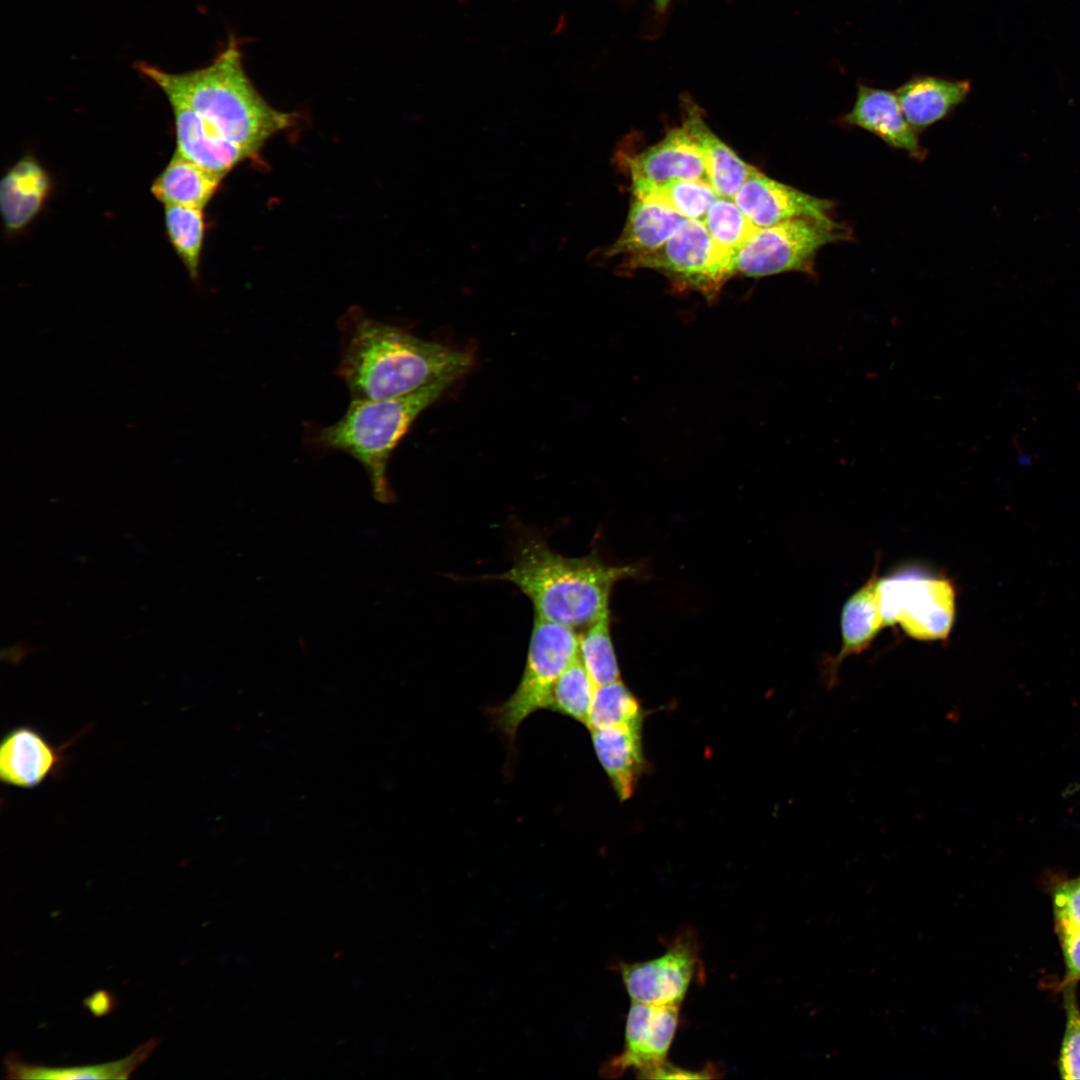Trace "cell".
Instances as JSON below:
<instances>
[{"instance_id": "obj_1", "label": "cell", "mask_w": 1080, "mask_h": 1080, "mask_svg": "<svg viewBox=\"0 0 1080 1080\" xmlns=\"http://www.w3.org/2000/svg\"><path fill=\"white\" fill-rule=\"evenodd\" d=\"M341 332L336 374L351 399L382 400L412 393L470 370V353L424 340L353 307L338 320Z\"/></svg>"}, {"instance_id": "obj_2", "label": "cell", "mask_w": 1080, "mask_h": 1080, "mask_svg": "<svg viewBox=\"0 0 1080 1080\" xmlns=\"http://www.w3.org/2000/svg\"><path fill=\"white\" fill-rule=\"evenodd\" d=\"M136 68L166 97L180 99L219 136L252 154L295 120V114L275 109L254 87L234 38L199 69L170 73L146 62L137 63Z\"/></svg>"}, {"instance_id": "obj_3", "label": "cell", "mask_w": 1080, "mask_h": 1080, "mask_svg": "<svg viewBox=\"0 0 1080 1080\" xmlns=\"http://www.w3.org/2000/svg\"><path fill=\"white\" fill-rule=\"evenodd\" d=\"M638 574L634 565H610L596 554L565 557L541 538L528 537L518 545L511 568L490 578L514 584L536 617L576 629L608 615L613 586Z\"/></svg>"}, {"instance_id": "obj_4", "label": "cell", "mask_w": 1080, "mask_h": 1080, "mask_svg": "<svg viewBox=\"0 0 1080 1080\" xmlns=\"http://www.w3.org/2000/svg\"><path fill=\"white\" fill-rule=\"evenodd\" d=\"M454 382L440 380L389 399H351L337 422L311 429L308 440L320 450L341 451L356 459L367 472L375 499L393 502L395 495L387 477L393 451L417 417Z\"/></svg>"}, {"instance_id": "obj_5", "label": "cell", "mask_w": 1080, "mask_h": 1080, "mask_svg": "<svg viewBox=\"0 0 1080 1080\" xmlns=\"http://www.w3.org/2000/svg\"><path fill=\"white\" fill-rule=\"evenodd\" d=\"M578 655L579 635L575 629L534 617L518 686L505 702L487 708L494 725L511 745L524 720L547 709L556 681Z\"/></svg>"}, {"instance_id": "obj_6", "label": "cell", "mask_w": 1080, "mask_h": 1080, "mask_svg": "<svg viewBox=\"0 0 1080 1080\" xmlns=\"http://www.w3.org/2000/svg\"><path fill=\"white\" fill-rule=\"evenodd\" d=\"M850 239V227L833 218H796L758 228L737 253L734 272L747 277L786 272L816 276L815 259L819 250L828 244Z\"/></svg>"}, {"instance_id": "obj_7", "label": "cell", "mask_w": 1080, "mask_h": 1080, "mask_svg": "<svg viewBox=\"0 0 1080 1080\" xmlns=\"http://www.w3.org/2000/svg\"><path fill=\"white\" fill-rule=\"evenodd\" d=\"M880 610L884 625L898 624L918 641L948 638L956 616V594L951 580L919 568H907L880 577Z\"/></svg>"}, {"instance_id": "obj_8", "label": "cell", "mask_w": 1080, "mask_h": 1080, "mask_svg": "<svg viewBox=\"0 0 1080 1080\" xmlns=\"http://www.w3.org/2000/svg\"><path fill=\"white\" fill-rule=\"evenodd\" d=\"M734 261L735 256L714 243L702 221L687 219L658 249L628 259L624 266L656 270L679 290L696 291L713 301L735 275Z\"/></svg>"}, {"instance_id": "obj_9", "label": "cell", "mask_w": 1080, "mask_h": 1080, "mask_svg": "<svg viewBox=\"0 0 1080 1080\" xmlns=\"http://www.w3.org/2000/svg\"><path fill=\"white\" fill-rule=\"evenodd\" d=\"M698 966L695 937L686 933L676 937L663 955L643 962H621L617 968L632 1001L680 1006Z\"/></svg>"}, {"instance_id": "obj_10", "label": "cell", "mask_w": 1080, "mask_h": 1080, "mask_svg": "<svg viewBox=\"0 0 1080 1080\" xmlns=\"http://www.w3.org/2000/svg\"><path fill=\"white\" fill-rule=\"evenodd\" d=\"M680 1006L654 1005L632 1001L622 1052L605 1062L601 1074L615 1078L629 1069L646 1076L666 1062L678 1023Z\"/></svg>"}, {"instance_id": "obj_11", "label": "cell", "mask_w": 1080, "mask_h": 1080, "mask_svg": "<svg viewBox=\"0 0 1080 1080\" xmlns=\"http://www.w3.org/2000/svg\"><path fill=\"white\" fill-rule=\"evenodd\" d=\"M742 212L759 228L796 218L831 219L834 202L778 182L758 169L733 198Z\"/></svg>"}, {"instance_id": "obj_12", "label": "cell", "mask_w": 1080, "mask_h": 1080, "mask_svg": "<svg viewBox=\"0 0 1080 1080\" xmlns=\"http://www.w3.org/2000/svg\"><path fill=\"white\" fill-rule=\"evenodd\" d=\"M71 742L55 746L36 728L22 725L9 730L0 745V778L9 786L32 789L64 768Z\"/></svg>"}, {"instance_id": "obj_13", "label": "cell", "mask_w": 1080, "mask_h": 1080, "mask_svg": "<svg viewBox=\"0 0 1080 1080\" xmlns=\"http://www.w3.org/2000/svg\"><path fill=\"white\" fill-rule=\"evenodd\" d=\"M841 124L864 129L892 148L903 150L911 158L924 160L927 150L918 132L906 120L895 91L857 84L852 109L839 119Z\"/></svg>"}, {"instance_id": "obj_14", "label": "cell", "mask_w": 1080, "mask_h": 1080, "mask_svg": "<svg viewBox=\"0 0 1080 1080\" xmlns=\"http://www.w3.org/2000/svg\"><path fill=\"white\" fill-rule=\"evenodd\" d=\"M632 183L657 184L673 179L708 181L701 149L684 125L628 161ZM709 182V181H708Z\"/></svg>"}, {"instance_id": "obj_15", "label": "cell", "mask_w": 1080, "mask_h": 1080, "mask_svg": "<svg viewBox=\"0 0 1080 1080\" xmlns=\"http://www.w3.org/2000/svg\"><path fill=\"white\" fill-rule=\"evenodd\" d=\"M171 105L177 150L181 156L224 178L253 154L219 136L180 99L167 96Z\"/></svg>"}, {"instance_id": "obj_16", "label": "cell", "mask_w": 1080, "mask_h": 1080, "mask_svg": "<svg viewBox=\"0 0 1080 1080\" xmlns=\"http://www.w3.org/2000/svg\"><path fill=\"white\" fill-rule=\"evenodd\" d=\"M876 571L845 602L841 613V649L823 662L821 679L827 690L839 685V668L844 659L870 647L885 627L880 610Z\"/></svg>"}, {"instance_id": "obj_17", "label": "cell", "mask_w": 1080, "mask_h": 1080, "mask_svg": "<svg viewBox=\"0 0 1080 1080\" xmlns=\"http://www.w3.org/2000/svg\"><path fill=\"white\" fill-rule=\"evenodd\" d=\"M970 90L969 80L916 74L895 94L906 120L919 133L950 116Z\"/></svg>"}, {"instance_id": "obj_18", "label": "cell", "mask_w": 1080, "mask_h": 1080, "mask_svg": "<svg viewBox=\"0 0 1080 1080\" xmlns=\"http://www.w3.org/2000/svg\"><path fill=\"white\" fill-rule=\"evenodd\" d=\"M642 724L591 729L597 759L620 801L631 798L644 768Z\"/></svg>"}, {"instance_id": "obj_19", "label": "cell", "mask_w": 1080, "mask_h": 1080, "mask_svg": "<svg viewBox=\"0 0 1080 1080\" xmlns=\"http://www.w3.org/2000/svg\"><path fill=\"white\" fill-rule=\"evenodd\" d=\"M51 191V178L31 155L19 159L0 180V211L7 231L29 225L41 211Z\"/></svg>"}, {"instance_id": "obj_20", "label": "cell", "mask_w": 1080, "mask_h": 1080, "mask_svg": "<svg viewBox=\"0 0 1080 1080\" xmlns=\"http://www.w3.org/2000/svg\"><path fill=\"white\" fill-rule=\"evenodd\" d=\"M683 125L701 149L708 181L714 191L718 196L733 199L757 168L743 161L710 130L702 111L692 102L685 103Z\"/></svg>"}, {"instance_id": "obj_21", "label": "cell", "mask_w": 1080, "mask_h": 1080, "mask_svg": "<svg viewBox=\"0 0 1080 1080\" xmlns=\"http://www.w3.org/2000/svg\"><path fill=\"white\" fill-rule=\"evenodd\" d=\"M687 219L660 203L633 197L625 227L610 247V255L627 259L651 253L662 246Z\"/></svg>"}, {"instance_id": "obj_22", "label": "cell", "mask_w": 1080, "mask_h": 1080, "mask_svg": "<svg viewBox=\"0 0 1080 1080\" xmlns=\"http://www.w3.org/2000/svg\"><path fill=\"white\" fill-rule=\"evenodd\" d=\"M222 179L175 151L169 163L153 181L151 193L164 206L175 205L203 210L215 195Z\"/></svg>"}, {"instance_id": "obj_23", "label": "cell", "mask_w": 1080, "mask_h": 1080, "mask_svg": "<svg viewBox=\"0 0 1080 1080\" xmlns=\"http://www.w3.org/2000/svg\"><path fill=\"white\" fill-rule=\"evenodd\" d=\"M156 1038L138 1046L128 1056L111 1062L76 1066L47 1067L23 1061L16 1053H8L4 1060L5 1078L9 1079H127L139 1067L158 1044Z\"/></svg>"}, {"instance_id": "obj_24", "label": "cell", "mask_w": 1080, "mask_h": 1080, "mask_svg": "<svg viewBox=\"0 0 1080 1080\" xmlns=\"http://www.w3.org/2000/svg\"><path fill=\"white\" fill-rule=\"evenodd\" d=\"M633 197L669 207L686 219L702 221L718 197L708 181L673 179L662 183H632Z\"/></svg>"}, {"instance_id": "obj_25", "label": "cell", "mask_w": 1080, "mask_h": 1080, "mask_svg": "<svg viewBox=\"0 0 1080 1080\" xmlns=\"http://www.w3.org/2000/svg\"><path fill=\"white\" fill-rule=\"evenodd\" d=\"M164 223L168 240L184 264L190 278L199 277L204 241L203 210L184 206H164Z\"/></svg>"}, {"instance_id": "obj_26", "label": "cell", "mask_w": 1080, "mask_h": 1080, "mask_svg": "<svg viewBox=\"0 0 1080 1080\" xmlns=\"http://www.w3.org/2000/svg\"><path fill=\"white\" fill-rule=\"evenodd\" d=\"M595 689L596 685L578 655L556 681L547 710L587 726Z\"/></svg>"}, {"instance_id": "obj_27", "label": "cell", "mask_w": 1080, "mask_h": 1080, "mask_svg": "<svg viewBox=\"0 0 1080 1080\" xmlns=\"http://www.w3.org/2000/svg\"><path fill=\"white\" fill-rule=\"evenodd\" d=\"M714 243L736 257L757 227L731 198L718 196L702 220Z\"/></svg>"}, {"instance_id": "obj_28", "label": "cell", "mask_w": 1080, "mask_h": 1080, "mask_svg": "<svg viewBox=\"0 0 1080 1080\" xmlns=\"http://www.w3.org/2000/svg\"><path fill=\"white\" fill-rule=\"evenodd\" d=\"M643 712L637 698L621 681L596 686L587 728L642 724Z\"/></svg>"}, {"instance_id": "obj_29", "label": "cell", "mask_w": 1080, "mask_h": 1080, "mask_svg": "<svg viewBox=\"0 0 1080 1080\" xmlns=\"http://www.w3.org/2000/svg\"><path fill=\"white\" fill-rule=\"evenodd\" d=\"M609 624L608 614L579 635V657L596 686L620 680Z\"/></svg>"}, {"instance_id": "obj_30", "label": "cell", "mask_w": 1080, "mask_h": 1080, "mask_svg": "<svg viewBox=\"0 0 1080 1080\" xmlns=\"http://www.w3.org/2000/svg\"><path fill=\"white\" fill-rule=\"evenodd\" d=\"M1075 987L1076 983L1062 985L1066 1020L1057 1066L1066 1080H1080V1009Z\"/></svg>"}, {"instance_id": "obj_31", "label": "cell", "mask_w": 1080, "mask_h": 1080, "mask_svg": "<svg viewBox=\"0 0 1080 1080\" xmlns=\"http://www.w3.org/2000/svg\"><path fill=\"white\" fill-rule=\"evenodd\" d=\"M1050 894L1055 926L1080 931V875L1055 876Z\"/></svg>"}, {"instance_id": "obj_32", "label": "cell", "mask_w": 1080, "mask_h": 1080, "mask_svg": "<svg viewBox=\"0 0 1080 1080\" xmlns=\"http://www.w3.org/2000/svg\"><path fill=\"white\" fill-rule=\"evenodd\" d=\"M1065 964L1064 981L1061 984L1077 983L1080 980V931L1055 926Z\"/></svg>"}, {"instance_id": "obj_33", "label": "cell", "mask_w": 1080, "mask_h": 1080, "mask_svg": "<svg viewBox=\"0 0 1080 1080\" xmlns=\"http://www.w3.org/2000/svg\"><path fill=\"white\" fill-rule=\"evenodd\" d=\"M712 1070L691 1071L676 1067L667 1061L652 1070L646 1078L650 1079H702L714 1077Z\"/></svg>"}, {"instance_id": "obj_34", "label": "cell", "mask_w": 1080, "mask_h": 1080, "mask_svg": "<svg viewBox=\"0 0 1080 1080\" xmlns=\"http://www.w3.org/2000/svg\"><path fill=\"white\" fill-rule=\"evenodd\" d=\"M85 1004L97 1016L107 1013L112 1005L110 996L103 991L94 993L86 999Z\"/></svg>"}, {"instance_id": "obj_35", "label": "cell", "mask_w": 1080, "mask_h": 1080, "mask_svg": "<svg viewBox=\"0 0 1080 1080\" xmlns=\"http://www.w3.org/2000/svg\"><path fill=\"white\" fill-rule=\"evenodd\" d=\"M654 1H655L656 8L659 11H664L666 9V7L668 6L669 2H670V0H654Z\"/></svg>"}]
</instances>
